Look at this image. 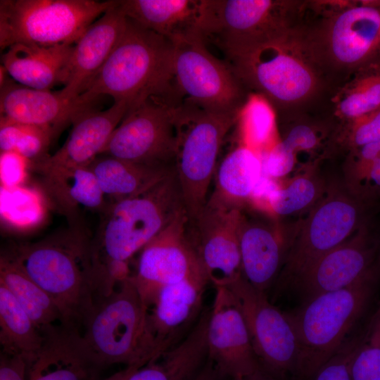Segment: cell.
<instances>
[{"mask_svg": "<svg viewBox=\"0 0 380 380\" xmlns=\"http://www.w3.org/2000/svg\"><path fill=\"white\" fill-rule=\"evenodd\" d=\"M183 210L175 170L142 194L108 203L96 236L90 241L98 298L109 296L130 276L128 260Z\"/></svg>", "mask_w": 380, "mask_h": 380, "instance_id": "obj_1", "label": "cell"}, {"mask_svg": "<svg viewBox=\"0 0 380 380\" xmlns=\"http://www.w3.org/2000/svg\"><path fill=\"white\" fill-rule=\"evenodd\" d=\"M174 51L172 41L127 18L121 39L86 84L80 100L91 106L107 95L126 101L129 108L151 96L182 100L174 77Z\"/></svg>", "mask_w": 380, "mask_h": 380, "instance_id": "obj_2", "label": "cell"}, {"mask_svg": "<svg viewBox=\"0 0 380 380\" xmlns=\"http://www.w3.org/2000/svg\"><path fill=\"white\" fill-rule=\"evenodd\" d=\"M379 279L380 261L353 284L286 312L298 341L296 377L312 380L356 331L374 300Z\"/></svg>", "mask_w": 380, "mask_h": 380, "instance_id": "obj_3", "label": "cell"}, {"mask_svg": "<svg viewBox=\"0 0 380 380\" xmlns=\"http://www.w3.org/2000/svg\"><path fill=\"white\" fill-rule=\"evenodd\" d=\"M4 252L51 298L61 324L82 333L96 303L87 237L73 233L64 239L15 245Z\"/></svg>", "mask_w": 380, "mask_h": 380, "instance_id": "obj_4", "label": "cell"}, {"mask_svg": "<svg viewBox=\"0 0 380 380\" xmlns=\"http://www.w3.org/2000/svg\"><path fill=\"white\" fill-rule=\"evenodd\" d=\"M226 61L246 89L279 106L312 96L322 65L308 32L295 25Z\"/></svg>", "mask_w": 380, "mask_h": 380, "instance_id": "obj_5", "label": "cell"}, {"mask_svg": "<svg viewBox=\"0 0 380 380\" xmlns=\"http://www.w3.org/2000/svg\"><path fill=\"white\" fill-rule=\"evenodd\" d=\"M82 336L101 369L113 364L142 367L158 357L148 306L131 275L96 303Z\"/></svg>", "mask_w": 380, "mask_h": 380, "instance_id": "obj_6", "label": "cell"}, {"mask_svg": "<svg viewBox=\"0 0 380 380\" xmlns=\"http://www.w3.org/2000/svg\"><path fill=\"white\" fill-rule=\"evenodd\" d=\"M239 112H212L186 99L175 108V168L189 219L207 202L221 146Z\"/></svg>", "mask_w": 380, "mask_h": 380, "instance_id": "obj_7", "label": "cell"}, {"mask_svg": "<svg viewBox=\"0 0 380 380\" xmlns=\"http://www.w3.org/2000/svg\"><path fill=\"white\" fill-rule=\"evenodd\" d=\"M118 1L1 0L0 47L75 44Z\"/></svg>", "mask_w": 380, "mask_h": 380, "instance_id": "obj_8", "label": "cell"}, {"mask_svg": "<svg viewBox=\"0 0 380 380\" xmlns=\"http://www.w3.org/2000/svg\"><path fill=\"white\" fill-rule=\"evenodd\" d=\"M365 204L344 184L327 187L287 236L289 248L277 286H290L315 260L355 234L365 223Z\"/></svg>", "mask_w": 380, "mask_h": 380, "instance_id": "obj_9", "label": "cell"}, {"mask_svg": "<svg viewBox=\"0 0 380 380\" xmlns=\"http://www.w3.org/2000/svg\"><path fill=\"white\" fill-rule=\"evenodd\" d=\"M299 8L286 1L201 0L198 30L228 61L293 26Z\"/></svg>", "mask_w": 380, "mask_h": 380, "instance_id": "obj_10", "label": "cell"}, {"mask_svg": "<svg viewBox=\"0 0 380 380\" xmlns=\"http://www.w3.org/2000/svg\"><path fill=\"white\" fill-rule=\"evenodd\" d=\"M316 4L322 18L308 33L322 65L354 71L380 57V0Z\"/></svg>", "mask_w": 380, "mask_h": 380, "instance_id": "obj_11", "label": "cell"}, {"mask_svg": "<svg viewBox=\"0 0 380 380\" xmlns=\"http://www.w3.org/2000/svg\"><path fill=\"white\" fill-rule=\"evenodd\" d=\"M174 44V77L182 98L212 112L239 111L248 95L231 65L212 54L198 33Z\"/></svg>", "mask_w": 380, "mask_h": 380, "instance_id": "obj_12", "label": "cell"}, {"mask_svg": "<svg viewBox=\"0 0 380 380\" xmlns=\"http://www.w3.org/2000/svg\"><path fill=\"white\" fill-rule=\"evenodd\" d=\"M181 101L151 96L129 107L101 155L137 163L175 167V110Z\"/></svg>", "mask_w": 380, "mask_h": 380, "instance_id": "obj_13", "label": "cell"}, {"mask_svg": "<svg viewBox=\"0 0 380 380\" xmlns=\"http://www.w3.org/2000/svg\"><path fill=\"white\" fill-rule=\"evenodd\" d=\"M228 287L243 313L261 366L279 380L288 374L295 376L298 346L286 312L270 303L266 293L253 287L243 276Z\"/></svg>", "mask_w": 380, "mask_h": 380, "instance_id": "obj_14", "label": "cell"}, {"mask_svg": "<svg viewBox=\"0 0 380 380\" xmlns=\"http://www.w3.org/2000/svg\"><path fill=\"white\" fill-rule=\"evenodd\" d=\"M242 206L212 194L199 213L188 218V239L215 288L228 286L242 276L239 241Z\"/></svg>", "mask_w": 380, "mask_h": 380, "instance_id": "obj_15", "label": "cell"}, {"mask_svg": "<svg viewBox=\"0 0 380 380\" xmlns=\"http://www.w3.org/2000/svg\"><path fill=\"white\" fill-rule=\"evenodd\" d=\"M188 216L180 212L141 250L131 275L149 307L164 286L189 278L205 277L186 233Z\"/></svg>", "mask_w": 380, "mask_h": 380, "instance_id": "obj_16", "label": "cell"}, {"mask_svg": "<svg viewBox=\"0 0 380 380\" xmlns=\"http://www.w3.org/2000/svg\"><path fill=\"white\" fill-rule=\"evenodd\" d=\"M378 249L379 243L365 222L347 241L315 260L290 286L296 289L302 303L346 287L379 263Z\"/></svg>", "mask_w": 380, "mask_h": 380, "instance_id": "obj_17", "label": "cell"}, {"mask_svg": "<svg viewBox=\"0 0 380 380\" xmlns=\"http://www.w3.org/2000/svg\"><path fill=\"white\" fill-rule=\"evenodd\" d=\"M207 327L208 359L231 380L261 365L255 353L243 313L228 286L215 287Z\"/></svg>", "mask_w": 380, "mask_h": 380, "instance_id": "obj_18", "label": "cell"}, {"mask_svg": "<svg viewBox=\"0 0 380 380\" xmlns=\"http://www.w3.org/2000/svg\"><path fill=\"white\" fill-rule=\"evenodd\" d=\"M272 216L246 204L239 226L242 276L266 293L276 283L289 248L287 236L277 230Z\"/></svg>", "mask_w": 380, "mask_h": 380, "instance_id": "obj_19", "label": "cell"}, {"mask_svg": "<svg viewBox=\"0 0 380 380\" xmlns=\"http://www.w3.org/2000/svg\"><path fill=\"white\" fill-rule=\"evenodd\" d=\"M209 281L189 278L163 287L148 308L158 357L182 342L198 321Z\"/></svg>", "mask_w": 380, "mask_h": 380, "instance_id": "obj_20", "label": "cell"}, {"mask_svg": "<svg viewBox=\"0 0 380 380\" xmlns=\"http://www.w3.org/2000/svg\"><path fill=\"white\" fill-rule=\"evenodd\" d=\"M126 101H114L103 110L91 108L80 113L63 145L53 155L32 165L39 172L88 167L99 155L125 115Z\"/></svg>", "mask_w": 380, "mask_h": 380, "instance_id": "obj_21", "label": "cell"}, {"mask_svg": "<svg viewBox=\"0 0 380 380\" xmlns=\"http://www.w3.org/2000/svg\"><path fill=\"white\" fill-rule=\"evenodd\" d=\"M0 113L18 122L46 127L56 132L91 108L80 96H72L62 89H36L6 79L1 86Z\"/></svg>", "mask_w": 380, "mask_h": 380, "instance_id": "obj_22", "label": "cell"}, {"mask_svg": "<svg viewBox=\"0 0 380 380\" xmlns=\"http://www.w3.org/2000/svg\"><path fill=\"white\" fill-rule=\"evenodd\" d=\"M42 348L28 363L27 380H98L94 363L78 329L62 324L42 331Z\"/></svg>", "mask_w": 380, "mask_h": 380, "instance_id": "obj_23", "label": "cell"}, {"mask_svg": "<svg viewBox=\"0 0 380 380\" xmlns=\"http://www.w3.org/2000/svg\"><path fill=\"white\" fill-rule=\"evenodd\" d=\"M127 25L118 1L84 31L74 44L63 92L72 96L81 94L118 45Z\"/></svg>", "mask_w": 380, "mask_h": 380, "instance_id": "obj_24", "label": "cell"}, {"mask_svg": "<svg viewBox=\"0 0 380 380\" xmlns=\"http://www.w3.org/2000/svg\"><path fill=\"white\" fill-rule=\"evenodd\" d=\"M74 44L38 46L18 43L4 50L1 64L15 82L32 89L50 90L65 84Z\"/></svg>", "mask_w": 380, "mask_h": 380, "instance_id": "obj_25", "label": "cell"}, {"mask_svg": "<svg viewBox=\"0 0 380 380\" xmlns=\"http://www.w3.org/2000/svg\"><path fill=\"white\" fill-rule=\"evenodd\" d=\"M210 309L179 344L134 371L127 380H194L208 361L207 327Z\"/></svg>", "mask_w": 380, "mask_h": 380, "instance_id": "obj_26", "label": "cell"}, {"mask_svg": "<svg viewBox=\"0 0 380 380\" xmlns=\"http://www.w3.org/2000/svg\"><path fill=\"white\" fill-rule=\"evenodd\" d=\"M120 7L128 19L173 42L198 33L201 0H124Z\"/></svg>", "mask_w": 380, "mask_h": 380, "instance_id": "obj_27", "label": "cell"}, {"mask_svg": "<svg viewBox=\"0 0 380 380\" xmlns=\"http://www.w3.org/2000/svg\"><path fill=\"white\" fill-rule=\"evenodd\" d=\"M40 175L46 192L75 227H78L79 206L103 213L108 204L89 166Z\"/></svg>", "mask_w": 380, "mask_h": 380, "instance_id": "obj_28", "label": "cell"}, {"mask_svg": "<svg viewBox=\"0 0 380 380\" xmlns=\"http://www.w3.org/2000/svg\"><path fill=\"white\" fill-rule=\"evenodd\" d=\"M99 156L89 167L111 202L146 191L175 170V167L150 165Z\"/></svg>", "mask_w": 380, "mask_h": 380, "instance_id": "obj_29", "label": "cell"}, {"mask_svg": "<svg viewBox=\"0 0 380 380\" xmlns=\"http://www.w3.org/2000/svg\"><path fill=\"white\" fill-rule=\"evenodd\" d=\"M262 173L260 154L241 144L217 167L213 195L227 202L244 205Z\"/></svg>", "mask_w": 380, "mask_h": 380, "instance_id": "obj_30", "label": "cell"}, {"mask_svg": "<svg viewBox=\"0 0 380 380\" xmlns=\"http://www.w3.org/2000/svg\"><path fill=\"white\" fill-rule=\"evenodd\" d=\"M44 337L11 292L0 283L1 352L24 358L27 364L39 353Z\"/></svg>", "mask_w": 380, "mask_h": 380, "instance_id": "obj_31", "label": "cell"}, {"mask_svg": "<svg viewBox=\"0 0 380 380\" xmlns=\"http://www.w3.org/2000/svg\"><path fill=\"white\" fill-rule=\"evenodd\" d=\"M0 283L11 292L42 332L56 321L61 323V314L51 298L6 252L0 258Z\"/></svg>", "mask_w": 380, "mask_h": 380, "instance_id": "obj_32", "label": "cell"}, {"mask_svg": "<svg viewBox=\"0 0 380 380\" xmlns=\"http://www.w3.org/2000/svg\"><path fill=\"white\" fill-rule=\"evenodd\" d=\"M335 112L348 122L380 108V57L352 72L336 93Z\"/></svg>", "mask_w": 380, "mask_h": 380, "instance_id": "obj_33", "label": "cell"}, {"mask_svg": "<svg viewBox=\"0 0 380 380\" xmlns=\"http://www.w3.org/2000/svg\"><path fill=\"white\" fill-rule=\"evenodd\" d=\"M238 125L241 143L260 153L274 141L276 116L273 106L262 96L253 93L239 110Z\"/></svg>", "mask_w": 380, "mask_h": 380, "instance_id": "obj_34", "label": "cell"}, {"mask_svg": "<svg viewBox=\"0 0 380 380\" xmlns=\"http://www.w3.org/2000/svg\"><path fill=\"white\" fill-rule=\"evenodd\" d=\"M344 185L365 203L380 198V141L350 150Z\"/></svg>", "mask_w": 380, "mask_h": 380, "instance_id": "obj_35", "label": "cell"}, {"mask_svg": "<svg viewBox=\"0 0 380 380\" xmlns=\"http://www.w3.org/2000/svg\"><path fill=\"white\" fill-rule=\"evenodd\" d=\"M56 132L49 127L25 124L0 116V150L18 153L32 166L46 158Z\"/></svg>", "mask_w": 380, "mask_h": 380, "instance_id": "obj_36", "label": "cell"}, {"mask_svg": "<svg viewBox=\"0 0 380 380\" xmlns=\"http://www.w3.org/2000/svg\"><path fill=\"white\" fill-rule=\"evenodd\" d=\"M327 187L315 174L297 175L272 195L268 212L273 216H286L311 208Z\"/></svg>", "mask_w": 380, "mask_h": 380, "instance_id": "obj_37", "label": "cell"}, {"mask_svg": "<svg viewBox=\"0 0 380 380\" xmlns=\"http://www.w3.org/2000/svg\"><path fill=\"white\" fill-rule=\"evenodd\" d=\"M350 372L351 380H380V302L365 324Z\"/></svg>", "mask_w": 380, "mask_h": 380, "instance_id": "obj_38", "label": "cell"}, {"mask_svg": "<svg viewBox=\"0 0 380 380\" xmlns=\"http://www.w3.org/2000/svg\"><path fill=\"white\" fill-rule=\"evenodd\" d=\"M365 326L356 330L317 372L312 380H351L350 364L365 334Z\"/></svg>", "mask_w": 380, "mask_h": 380, "instance_id": "obj_39", "label": "cell"}, {"mask_svg": "<svg viewBox=\"0 0 380 380\" xmlns=\"http://www.w3.org/2000/svg\"><path fill=\"white\" fill-rule=\"evenodd\" d=\"M341 139L350 150L380 141V108L346 122Z\"/></svg>", "mask_w": 380, "mask_h": 380, "instance_id": "obj_40", "label": "cell"}, {"mask_svg": "<svg viewBox=\"0 0 380 380\" xmlns=\"http://www.w3.org/2000/svg\"><path fill=\"white\" fill-rule=\"evenodd\" d=\"M262 172L274 179L283 178L293 170L296 156L281 140L277 141L270 148L259 153Z\"/></svg>", "mask_w": 380, "mask_h": 380, "instance_id": "obj_41", "label": "cell"}, {"mask_svg": "<svg viewBox=\"0 0 380 380\" xmlns=\"http://www.w3.org/2000/svg\"><path fill=\"white\" fill-rule=\"evenodd\" d=\"M320 132L307 124H298L291 127L280 140L296 156L300 153H315L320 148Z\"/></svg>", "mask_w": 380, "mask_h": 380, "instance_id": "obj_42", "label": "cell"}, {"mask_svg": "<svg viewBox=\"0 0 380 380\" xmlns=\"http://www.w3.org/2000/svg\"><path fill=\"white\" fill-rule=\"evenodd\" d=\"M28 164L31 162L11 151L1 152L0 170L1 187L21 186L25 180Z\"/></svg>", "mask_w": 380, "mask_h": 380, "instance_id": "obj_43", "label": "cell"}, {"mask_svg": "<svg viewBox=\"0 0 380 380\" xmlns=\"http://www.w3.org/2000/svg\"><path fill=\"white\" fill-rule=\"evenodd\" d=\"M27 369L24 358L1 352L0 380H27Z\"/></svg>", "mask_w": 380, "mask_h": 380, "instance_id": "obj_44", "label": "cell"}, {"mask_svg": "<svg viewBox=\"0 0 380 380\" xmlns=\"http://www.w3.org/2000/svg\"><path fill=\"white\" fill-rule=\"evenodd\" d=\"M194 380H231L222 374L208 359V362Z\"/></svg>", "mask_w": 380, "mask_h": 380, "instance_id": "obj_45", "label": "cell"}, {"mask_svg": "<svg viewBox=\"0 0 380 380\" xmlns=\"http://www.w3.org/2000/svg\"><path fill=\"white\" fill-rule=\"evenodd\" d=\"M234 380H279L261 365L251 374Z\"/></svg>", "mask_w": 380, "mask_h": 380, "instance_id": "obj_46", "label": "cell"}, {"mask_svg": "<svg viewBox=\"0 0 380 380\" xmlns=\"http://www.w3.org/2000/svg\"><path fill=\"white\" fill-rule=\"evenodd\" d=\"M139 367H141L138 365L126 366L124 369L113 374L104 380H127Z\"/></svg>", "mask_w": 380, "mask_h": 380, "instance_id": "obj_47", "label": "cell"}]
</instances>
